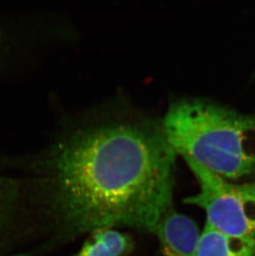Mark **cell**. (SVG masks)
Wrapping results in <instances>:
<instances>
[{
  "label": "cell",
  "instance_id": "obj_1",
  "mask_svg": "<svg viewBox=\"0 0 255 256\" xmlns=\"http://www.w3.org/2000/svg\"><path fill=\"white\" fill-rule=\"evenodd\" d=\"M176 152L162 127L117 120L63 136L26 166V222L41 254L99 230L154 233L174 208Z\"/></svg>",
  "mask_w": 255,
  "mask_h": 256
},
{
  "label": "cell",
  "instance_id": "obj_2",
  "mask_svg": "<svg viewBox=\"0 0 255 256\" xmlns=\"http://www.w3.org/2000/svg\"><path fill=\"white\" fill-rule=\"evenodd\" d=\"M175 152L214 174L238 178L251 174L255 158L244 148L254 118L216 104L182 100L169 107L162 124Z\"/></svg>",
  "mask_w": 255,
  "mask_h": 256
},
{
  "label": "cell",
  "instance_id": "obj_3",
  "mask_svg": "<svg viewBox=\"0 0 255 256\" xmlns=\"http://www.w3.org/2000/svg\"><path fill=\"white\" fill-rule=\"evenodd\" d=\"M185 160L198 179L200 190L184 202L202 208L206 223L218 232L255 240V186L230 184L202 165Z\"/></svg>",
  "mask_w": 255,
  "mask_h": 256
},
{
  "label": "cell",
  "instance_id": "obj_4",
  "mask_svg": "<svg viewBox=\"0 0 255 256\" xmlns=\"http://www.w3.org/2000/svg\"><path fill=\"white\" fill-rule=\"evenodd\" d=\"M25 222L21 181L0 174V256L10 253Z\"/></svg>",
  "mask_w": 255,
  "mask_h": 256
},
{
  "label": "cell",
  "instance_id": "obj_5",
  "mask_svg": "<svg viewBox=\"0 0 255 256\" xmlns=\"http://www.w3.org/2000/svg\"><path fill=\"white\" fill-rule=\"evenodd\" d=\"M155 234L164 256H198L199 230L195 222L174 208L162 219Z\"/></svg>",
  "mask_w": 255,
  "mask_h": 256
},
{
  "label": "cell",
  "instance_id": "obj_6",
  "mask_svg": "<svg viewBox=\"0 0 255 256\" xmlns=\"http://www.w3.org/2000/svg\"><path fill=\"white\" fill-rule=\"evenodd\" d=\"M255 240L230 236L206 223L198 240V256H253Z\"/></svg>",
  "mask_w": 255,
  "mask_h": 256
},
{
  "label": "cell",
  "instance_id": "obj_7",
  "mask_svg": "<svg viewBox=\"0 0 255 256\" xmlns=\"http://www.w3.org/2000/svg\"><path fill=\"white\" fill-rule=\"evenodd\" d=\"M132 237L117 230H99L93 232L82 249L72 256H128L132 252Z\"/></svg>",
  "mask_w": 255,
  "mask_h": 256
},
{
  "label": "cell",
  "instance_id": "obj_8",
  "mask_svg": "<svg viewBox=\"0 0 255 256\" xmlns=\"http://www.w3.org/2000/svg\"><path fill=\"white\" fill-rule=\"evenodd\" d=\"M24 34L22 28L0 17V73L10 62L22 54Z\"/></svg>",
  "mask_w": 255,
  "mask_h": 256
}]
</instances>
